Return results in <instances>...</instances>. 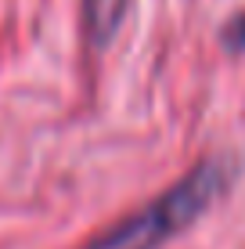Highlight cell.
Here are the masks:
<instances>
[{"label": "cell", "mask_w": 245, "mask_h": 249, "mask_svg": "<svg viewBox=\"0 0 245 249\" xmlns=\"http://www.w3.org/2000/svg\"><path fill=\"white\" fill-rule=\"evenodd\" d=\"M227 184L224 162H202L184 181H177L170 192L141 206L137 213L115 220L108 231L90 238L83 249H159L166 238H173L180 228H188L195 217L209 210V202Z\"/></svg>", "instance_id": "1"}, {"label": "cell", "mask_w": 245, "mask_h": 249, "mask_svg": "<svg viewBox=\"0 0 245 249\" xmlns=\"http://www.w3.org/2000/svg\"><path fill=\"white\" fill-rule=\"evenodd\" d=\"M130 0H83V11H87V29L94 40H105L115 33L123 11Z\"/></svg>", "instance_id": "2"}, {"label": "cell", "mask_w": 245, "mask_h": 249, "mask_svg": "<svg viewBox=\"0 0 245 249\" xmlns=\"http://www.w3.org/2000/svg\"><path fill=\"white\" fill-rule=\"evenodd\" d=\"M227 44H231V47H245V15L231 22V29H227Z\"/></svg>", "instance_id": "3"}]
</instances>
